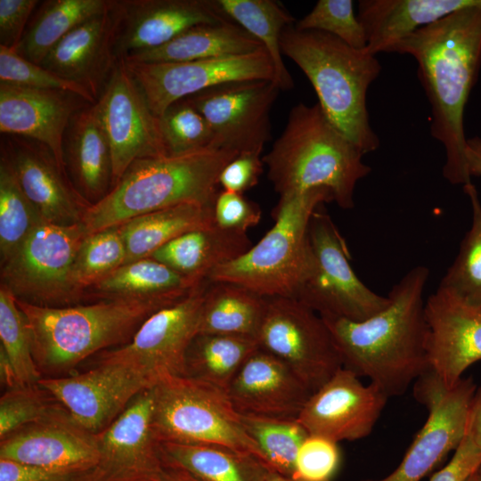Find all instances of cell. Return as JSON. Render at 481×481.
<instances>
[{
    "label": "cell",
    "mask_w": 481,
    "mask_h": 481,
    "mask_svg": "<svg viewBox=\"0 0 481 481\" xmlns=\"http://www.w3.org/2000/svg\"><path fill=\"white\" fill-rule=\"evenodd\" d=\"M390 53L409 54L431 109L430 134L444 146V177L471 183L464 112L481 69V5L455 12L398 42Z\"/></svg>",
    "instance_id": "1"
},
{
    "label": "cell",
    "mask_w": 481,
    "mask_h": 481,
    "mask_svg": "<svg viewBox=\"0 0 481 481\" xmlns=\"http://www.w3.org/2000/svg\"><path fill=\"white\" fill-rule=\"evenodd\" d=\"M428 276L427 266L412 268L390 289L387 306L366 320L322 317L343 368L388 397L405 393L429 369L423 299Z\"/></svg>",
    "instance_id": "2"
},
{
    "label": "cell",
    "mask_w": 481,
    "mask_h": 481,
    "mask_svg": "<svg viewBox=\"0 0 481 481\" xmlns=\"http://www.w3.org/2000/svg\"><path fill=\"white\" fill-rule=\"evenodd\" d=\"M238 154L232 149L211 146L180 155L136 159L102 200L88 206L81 224L89 235L167 208L214 204L219 175Z\"/></svg>",
    "instance_id": "3"
},
{
    "label": "cell",
    "mask_w": 481,
    "mask_h": 481,
    "mask_svg": "<svg viewBox=\"0 0 481 481\" xmlns=\"http://www.w3.org/2000/svg\"><path fill=\"white\" fill-rule=\"evenodd\" d=\"M363 157L318 102H300L290 110L282 133L263 162L280 196L325 188L338 206L349 209L355 206L357 183L371 171Z\"/></svg>",
    "instance_id": "4"
},
{
    "label": "cell",
    "mask_w": 481,
    "mask_h": 481,
    "mask_svg": "<svg viewBox=\"0 0 481 481\" xmlns=\"http://www.w3.org/2000/svg\"><path fill=\"white\" fill-rule=\"evenodd\" d=\"M295 25V24H294ZM288 26L281 37L282 55L291 59L313 86L331 124L364 155L379 147L367 109V92L381 65L368 49L354 48L316 30Z\"/></svg>",
    "instance_id": "5"
},
{
    "label": "cell",
    "mask_w": 481,
    "mask_h": 481,
    "mask_svg": "<svg viewBox=\"0 0 481 481\" xmlns=\"http://www.w3.org/2000/svg\"><path fill=\"white\" fill-rule=\"evenodd\" d=\"M174 303L115 298L45 306L17 299L28 321L35 362L40 371L50 374L66 371L98 352L127 343L151 314Z\"/></svg>",
    "instance_id": "6"
},
{
    "label": "cell",
    "mask_w": 481,
    "mask_h": 481,
    "mask_svg": "<svg viewBox=\"0 0 481 481\" xmlns=\"http://www.w3.org/2000/svg\"><path fill=\"white\" fill-rule=\"evenodd\" d=\"M330 201L332 194L325 188L280 196L273 226L246 253L216 268L208 279L234 283L265 298H293L307 265L311 217Z\"/></svg>",
    "instance_id": "7"
},
{
    "label": "cell",
    "mask_w": 481,
    "mask_h": 481,
    "mask_svg": "<svg viewBox=\"0 0 481 481\" xmlns=\"http://www.w3.org/2000/svg\"><path fill=\"white\" fill-rule=\"evenodd\" d=\"M152 392L153 428L159 443L218 445L263 462L226 391L192 377L172 376L156 383Z\"/></svg>",
    "instance_id": "8"
},
{
    "label": "cell",
    "mask_w": 481,
    "mask_h": 481,
    "mask_svg": "<svg viewBox=\"0 0 481 481\" xmlns=\"http://www.w3.org/2000/svg\"><path fill=\"white\" fill-rule=\"evenodd\" d=\"M322 317L363 321L389 304L368 288L350 265V253L324 206L313 214L308 227V261L293 297Z\"/></svg>",
    "instance_id": "9"
},
{
    "label": "cell",
    "mask_w": 481,
    "mask_h": 481,
    "mask_svg": "<svg viewBox=\"0 0 481 481\" xmlns=\"http://www.w3.org/2000/svg\"><path fill=\"white\" fill-rule=\"evenodd\" d=\"M87 235L81 223L60 225L42 222L1 265V284L17 299L33 305L66 306L79 300L71 273Z\"/></svg>",
    "instance_id": "10"
},
{
    "label": "cell",
    "mask_w": 481,
    "mask_h": 481,
    "mask_svg": "<svg viewBox=\"0 0 481 481\" xmlns=\"http://www.w3.org/2000/svg\"><path fill=\"white\" fill-rule=\"evenodd\" d=\"M256 339L260 349L284 363L312 394L343 367L323 318L294 298H266Z\"/></svg>",
    "instance_id": "11"
},
{
    "label": "cell",
    "mask_w": 481,
    "mask_h": 481,
    "mask_svg": "<svg viewBox=\"0 0 481 481\" xmlns=\"http://www.w3.org/2000/svg\"><path fill=\"white\" fill-rule=\"evenodd\" d=\"M208 284V279L203 281L179 301L151 314L127 343L102 352L97 363L126 366L152 387L167 377L186 376V355L199 333Z\"/></svg>",
    "instance_id": "12"
},
{
    "label": "cell",
    "mask_w": 481,
    "mask_h": 481,
    "mask_svg": "<svg viewBox=\"0 0 481 481\" xmlns=\"http://www.w3.org/2000/svg\"><path fill=\"white\" fill-rule=\"evenodd\" d=\"M476 391L472 378L447 388L428 369L414 385L415 398L428 411L425 424L392 473L365 481H420L462 441Z\"/></svg>",
    "instance_id": "13"
},
{
    "label": "cell",
    "mask_w": 481,
    "mask_h": 481,
    "mask_svg": "<svg viewBox=\"0 0 481 481\" xmlns=\"http://www.w3.org/2000/svg\"><path fill=\"white\" fill-rule=\"evenodd\" d=\"M94 105L110 148L112 187L136 159L168 155L159 117L124 60L118 61Z\"/></svg>",
    "instance_id": "14"
},
{
    "label": "cell",
    "mask_w": 481,
    "mask_h": 481,
    "mask_svg": "<svg viewBox=\"0 0 481 481\" xmlns=\"http://www.w3.org/2000/svg\"><path fill=\"white\" fill-rule=\"evenodd\" d=\"M125 61L157 117L174 102L219 85L274 78L273 64L265 49L184 62Z\"/></svg>",
    "instance_id": "15"
},
{
    "label": "cell",
    "mask_w": 481,
    "mask_h": 481,
    "mask_svg": "<svg viewBox=\"0 0 481 481\" xmlns=\"http://www.w3.org/2000/svg\"><path fill=\"white\" fill-rule=\"evenodd\" d=\"M280 91L273 80H244L185 99L208 122L214 135L212 147L263 152L271 139L270 113Z\"/></svg>",
    "instance_id": "16"
},
{
    "label": "cell",
    "mask_w": 481,
    "mask_h": 481,
    "mask_svg": "<svg viewBox=\"0 0 481 481\" xmlns=\"http://www.w3.org/2000/svg\"><path fill=\"white\" fill-rule=\"evenodd\" d=\"M95 439L100 459L86 481H159L164 463L153 428L152 387L138 394Z\"/></svg>",
    "instance_id": "17"
},
{
    "label": "cell",
    "mask_w": 481,
    "mask_h": 481,
    "mask_svg": "<svg viewBox=\"0 0 481 481\" xmlns=\"http://www.w3.org/2000/svg\"><path fill=\"white\" fill-rule=\"evenodd\" d=\"M37 384L77 425L94 435L107 428L138 394L153 387L137 372L114 363H97L72 376L42 378Z\"/></svg>",
    "instance_id": "18"
},
{
    "label": "cell",
    "mask_w": 481,
    "mask_h": 481,
    "mask_svg": "<svg viewBox=\"0 0 481 481\" xmlns=\"http://www.w3.org/2000/svg\"><path fill=\"white\" fill-rule=\"evenodd\" d=\"M388 398L342 367L309 396L297 420L309 435L355 441L371 434Z\"/></svg>",
    "instance_id": "19"
},
{
    "label": "cell",
    "mask_w": 481,
    "mask_h": 481,
    "mask_svg": "<svg viewBox=\"0 0 481 481\" xmlns=\"http://www.w3.org/2000/svg\"><path fill=\"white\" fill-rule=\"evenodd\" d=\"M429 370L447 387L481 361V308L438 286L425 302Z\"/></svg>",
    "instance_id": "20"
},
{
    "label": "cell",
    "mask_w": 481,
    "mask_h": 481,
    "mask_svg": "<svg viewBox=\"0 0 481 481\" xmlns=\"http://www.w3.org/2000/svg\"><path fill=\"white\" fill-rule=\"evenodd\" d=\"M1 150L44 221L60 225L81 223L90 203L77 191L48 147L25 137L4 135Z\"/></svg>",
    "instance_id": "21"
},
{
    "label": "cell",
    "mask_w": 481,
    "mask_h": 481,
    "mask_svg": "<svg viewBox=\"0 0 481 481\" xmlns=\"http://www.w3.org/2000/svg\"><path fill=\"white\" fill-rule=\"evenodd\" d=\"M0 459L60 471L85 472L97 465L100 453L95 435L77 425L62 407L2 439Z\"/></svg>",
    "instance_id": "22"
},
{
    "label": "cell",
    "mask_w": 481,
    "mask_h": 481,
    "mask_svg": "<svg viewBox=\"0 0 481 481\" xmlns=\"http://www.w3.org/2000/svg\"><path fill=\"white\" fill-rule=\"evenodd\" d=\"M118 61L161 46L194 26L229 20L214 0H117Z\"/></svg>",
    "instance_id": "23"
},
{
    "label": "cell",
    "mask_w": 481,
    "mask_h": 481,
    "mask_svg": "<svg viewBox=\"0 0 481 481\" xmlns=\"http://www.w3.org/2000/svg\"><path fill=\"white\" fill-rule=\"evenodd\" d=\"M89 104L79 95L63 90L0 83V132L43 143L66 171L65 131L72 116Z\"/></svg>",
    "instance_id": "24"
},
{
    "label": "cell",
    "mask_w": 481,
    "mask_h": 481,
    "mask_svg": "<svg viewBox=\"0 0 481 481\" xmlns=\"http://www.w3.org/2000/svg\"><path fill=\"white\" fill-rule=\"evenodd\" d=\"M118 3L111 0L104 12L90 18L64 37L40 65L80 85L96 102L118 62Z\"/></svg>",
    "instance_id": "25"
},
{
    "label": "cell",
    "mask_w": 481,
    "mask_h": 481,
    "mask_svg": "<svg viewBox=\"0 0 481 481\" xmlns=\"http://www.w3.org/2000/svg\"><path fill=\"white\" fill-rule=\"evenodd\" d=\"M242 415L296 420L312 393L280 359L258 348L243 363L227 391Z\"/></svg>",
    "instance_id": "26"
},
{
    "label": "cell",
    "mask_w": 481,
    "mask_h": 481,
    "mask_svg": "<svg viewBox=\"0 0 481 481\" xmlns=\"http://www.w3.org/2000/svg\"><path fill=\"white\" fill-rule=\"evenodd\" d=\"M481 0H360L357 17L375 55L390 53L402 39L460 10L480 6Z\"/></svg>",
    "instance_id": "27"
},
{
    "label": "cell",
    "mask_w": 481,
    "mask_h": 481,
    "mask_svg": "<svg viewBox=\"0 0 481 481\" xmlns=\"http://www.w3.org/2000/svg\"><path fill=\"white\" fill-rule=\"evenodd\" d=\"M63 156L72 183L90 204L111 190L110 148L94 104L72 116L64 135Z\"/></svg>",
    "instance_id": "28"
},
{
    "label": "cell",
    "mask_w": 481,
    "mask_h": 481,
    "mask_svg": "<svg viewBox=\"0 0 481 481\" xmlns=\"http://www.w3.org/2000/svg\"><path fill=\"white\" fill-rule=\"evenodd\" d=\"M251 247L247 233L213 224L175 237L149 257L200 282L207 280L216 268L238 258Z\"/></svg>",
    "instance_id": "29"
},
{
    "label": "cell",
    "mask_w": 481,
    "mask_h": 481,
    "mask_svg": "<svg viewBox=\"0 0 481 481\" xmlns=\"http://www.w3.org/2000/svg\"><path fill=\"white\" fill-rule=\"evenodd\" d=\"M265 49L262 44L230 20L204 23L183 31L167 44L134 53L124 61L138 63L184 62L241 55Z\"/></svg>",
    "instance_id": "30"
},
{
    "label": "cell",
    "mask_w": 481,
    "mask_h": 481,
    "mask_svg": "<svg viewBox=\"0 0 481 481\" xmlns=\"http://www.w3.org/2000/svg\"><path fill=\"white\" fill-rule=\"evenodd\" d=\"M202 281H195L165 264L144 257L125 263L89 289L105 299H159L176 302Z\"/></svg>",
    "instance_id": "31"
},
{
    "label": "cell",
    "mask_w": 481,
    "mask_h": 481,
    "mask_svg": "<svg viewBox=\"0 0 481 481\" xmlns=\"http://www.w3.org/2000/svg\"><path fill=\"white\" fill-rule=\"evenodd\" d=\"M214 204H181L147 213L118 226L126 250V263L151 257L175 237L214 224Z\"/></svg>",
    "instance_id": "32"
},
{
    "label": "cell",
    "mask_w": 481,
    "mask_h": 481,
    "mask_svg": "<svg viewBox=\"0 0 481 481\" xmlns=\"http://www.w3.org/2000/svg\"><path fill=\"white\" fill-rule=\"evenodd\" d=\"M163 463L200 481H265L269 468L257 457L218 445L160 442Z\"/></svg>",
    "instance_id": "33"
},
{
    "label": "cell",
    "mask_w": 481,
    "mask_h": 481,
    "mask_svg": "<svg viewBox=\"0 0 481 481\" xmlns=\"http://www.w3.org/2000/svg\"><path fill=\"white\" fill-rule=\"evenodd\" d=\"M266 308V298L242 286L211 281L202 306L199 333L257 338Z\"/></svg>",
    "instance_id": "34"
},
{
    "label": "cell",
    "mask_w": 481,
    "mask_h": 481,
    "mask_svg": "<svg viewBox=\"0 0 481 481\" xmlns=\"http://www.w3.org/2000/svg\"><path fill=\"white\" fill-rule=\"evenodd\" d=\"M222 14L257 39L269 54L274 69L273 82L280 90H290L294 83L282 60L281 37L296 19L281 3L274 0H214Z\"/></svg>",
    "instance_id": "35"
},
{
    "label": "cell",
    "mask_w": 481,
    "mask_h": 481,
    "mask_svg": "<svg viewBox=\"0 0 481 481\" xmlns=\"http://www.w3.org/2000/svg\"><path fill=\"white\" fill-rule=\"evenodd\" d=\"M110 1H44L26 29L17 53L40 65L64 37L86 20L104 12Z\"/></svg>",
    "instance_id": "36"
},
{
    "label": "cell",
    "mask_w": 481,
    "mask_h": 481,
    "mask_svg": "<svg viewBox=\"0 0 481 481\" xmlns=\"http://www.w3.org/2000/svg\"><path fill=\"white\" fill-rule=\"evenodd\" d=\"M255 338L198 334L186 355V376L228 391L246 360L257 350Z\"/></svg>",
    "instance_id": "37"
},
{
    "label": "cell",
    "mask_w": 481,
    "mask_h": 481,
    "mask_svg": "<svg viewBox=\"0 0 481 481\" xmlns=\"http://www.w3.org/2000/svg\"><path fill=\"white\" fill-rule=\"evenodd\" d=\"M44 220L22 191L4 151L0 155V255L5 263Z\"/></svg>",
    "instance_id": "38"
},
{
    "label": "cell",
    "mask_w": 481,
    "mask_h": 481,
    "mask_svg": "<svg viewBox=\"0 0 481 481\" xmlns=\"http://www.w3.org/2000/svg\"><path fill=\"white\" fill-rule=\"evenodd\" d=\"M463 191L471 204V226L464 235L458 255L439 286L481 308V202L472 183L463 185Z\"/></svg>",
    "instance_id": "39"
},
{
    "label": "cell",
    "mask_w": 481,
    "mask_h": 481,
    "mask_svg": "<svg viewBox=\"0 0 481 481\" xmlns=\"http://www.w3.org/2000/svg\"><path fill=\"white\" fill-rule=\"evenodd\" d=\"M248 435L256 442L263 462L272 470L292 477L298 451L309 435L296 420L240 414Z\"/></svg>",
    "instance_id": "40"
},
{
    "label": "cell",
    "mask_w": 481,
    "mask_h": 481,
    "mask_svg": "<svg viewBox=\"0 0 481 481\" xmlns=\"http://www.w3.org/2000/svg\"><path fill=\"white\" fill-rule=\"evenodd\" d=\"M126 250L118 226L110 227L86 237L71 273L72 286L81 298L84 290L126 263Z\"/></svg>",
    "instance_id": "41"
},
{
    "label": "cell",
    "mask_w": 481,
    "mask_h": 481,
    "mask_svg": "<svg viewBox=\"0 0 481 481\" xmlns=\"http://www.w3.org/2000/svg\"><path fill=\"white\" fill-rule=\"evenodd\" d=\"M0 347L11 361L20 387L36 385L42 379L32 351L28 321L17 299L4 284L0 286Z\"/></svg>",
    "instance_id": "42"
},
{
    "label": "cell",
    "mask_w": 481,
    "mask_h": 481,
    "mask_svg": "<svg viewBox=\"0 0 481 481\" xmlns=\"http://www.w3.org/2000/svg\"><path fill=\"white\" fill-rule=\"evenodd\" d=\"M168 155H180L211 147L214 135L203 116L184 98L168 106L159 117Z\"/></svg>",
    "instance_id": "43"
},
{
    "label": "cell",
    "mask_w": 481,
    "mask_h": 481,
    "mask_svg": "<svg viewBox=\"0 0 481 481\" xmlns=\"http://www.w3.org/2000/svg\"><path fill=\"white\" fill-rule=\"evenodd\" d=\"M294 26L299 30L330 34L356 49L367 46L366 34L352 0H319Z\"/></svg>",
    "instance_id": "44"
},
{
    "label": "cell",
    "mask_w": 481,
    "mask_h": 481,
    "mask_svg": "<svg viewBox=\"0 0 481 481\" xmlns=\"http://www.w3.org/2000/svg\"><path fill=\"white\" fill-rule=\"evenodd\" d=\"M38 384L8 389L0 399V438L41 421L62 408L53 406Z\"/></svg>",
    "instance_id": "45"
},
{
    "label": "cell",
    "mask_w": 481,
    "mask_h": 481,
    "mask_svg": "<svg viewBox=\"0 0 481 481\" xmlns=\"http://www.w3.org/2000/svg\"><path fill=\"white\" fill-rule=\"evenodd\" d=\"M0 83L37 89H57L79 95L91 104L96 102L91 94L80 85L66 80L31 62L17 51L0 45Z\"/></svg>",
    "instance_id": "46"
},
{
    "label": "cell",
    "mask_w": 481,
    "mask_h": 481,
    "mask_svg": "<svg viewBox=\"0 0 481 481\" xmlns=\"http://www.w3.org/2000/svg\"><path fill=\"white\" fill-rule=\"evenodd\" d=\"M339 463L338 443L308 435L298 451L292 478L297 481H331Z\"/></svg>",
    "instance_id": "47"
},
{
    "label": "cell",
    "mask_w": 481,
    "mask_h": 481,
    "mask_svg": "<svg viewBox=\"0 0 481 481\" xmlns=\"http://www.w3.org/2000/svg\"><path fill=\"white\" fill-rule=\"evenodd\" d=\"M258 205L246 199L242 193L218 192L213 207L214 224L224 230L245 232L261 219Z\"/></svg>",
    "instance_id": "48"
},
{
    "label": "cell",
    "mask_w": 481,
    "mask_h": 481,
    "mask_svg": "<svg viewBox=\"0 0 481 481\" xmlns=\"http://www.w3.org/2000/svg\"><path fill=\"white\" fill-rule=\"evenodd\" d=\"M264 165L262 151L241 152L223 168L218 184L223 190L243 194L257 183Z\"/></svg>",
    "instance_id": "49"
},
{
    "label": "cell",
    "mask_w": 481,
    "mask_h": 481,
    "mask_svg": "<svg viewBox=\"0 0 481 481\" xmlns=\"http://www.w3.org/2000/svg\"><path fill=\"white\" fill-rule=\"evenodd\" d=\"M37 0H0V45L17 51Z\"/></svg>",
    "instance_id": "50"
},
{
    "label": "cell",
    "mask_w": 481,
    "mask_h": 481,
    "mask_svg": "<svg viewBox=\"0 0 481 481\" xmlns=\"http://www.w3.org/2000/svg\"><path fill=\"white\" fill-rule=\"evenodd\" d=\"M480 462L481 450L467 428L465 436L454 451L450 461L429 481H466L477 471Z\"/></svg>",
    "instance_id": "51"
},
{
    "label": "cell",
    "mask_w": 481,
    "mask_h": 481,
    "mask_svg": "<svg viewBox=\"0 0 481 481\" xmlns=\"http://www.w3.org/2000/svg\"><path fill=\"white\" fill-rule=\"evenodd\" d=\"M88 472L60 471L0 459V481H86Z\"/></svg>",
    "instance_id": "52"
},
{
    "label": "cell",
    "mask_w": 481,
    "mask_h": 481,
    "mask_svg": "<svg viewBox=\"0 0 481 481\" xmlns=\"http://www.w3.org/2000/svg\"><path fill=\"white\" fill-rule=\"evenodd\" d=\"M468 430L481 450V387L476 391L469 412Z\"/></svg>",
    "instance_id": "53"
},
{
    "label": "cell",
    "mask_w": 481,
    "mask_h": 481,
    "mask_svg": "<svg viewBox=\"0 0 481 481\" xmlns=\"http://www.w3.org/2000/svg\"><path fill=\"white\" fill-rule=\"evenodd\" d=\"M466 159L470 176H481V137L468 138Z\"/></svg>",
    "instance_id": "54"
},
{
    "label": "cell",
    "mask_w": 481,
    "mask_h": 481,
    "mask_svg": "<svg viewBox=\"0 0 481 481\" xmlns=\"http://www.w3.org/2000/svg\"><path fill=\"white\" fill-rule=\"evenodd\" d=\"M0 380L8 389L20 387L15 370L2 347H0Z\"/></svg>",
    "instance_id": "55"
},
{
    "label": "cell",
    "mask_w": 481,
    "mask_h": 481,
    "mask_svg": "<svg viewBox=\"0 0 481 481\" xmlns=\"http://www.w3.org/2000/svg\"><path fill=\"white\" fill-rule=\"evenodd\" d=\"M159 481H200L188 472L176 467L165 465Z\"/></svg>",
    "instance_id": "56"
},
{
    "label": "cell",
    "mask_w": 481,
    "mask_h": 481,
    "mask_svg": "<svg viewBox=\"0 0 481 481\" xmlns=\"http://www.w3.org/2000/svg\"><path fill=\"white\" fill-rule=\"evenodd\" d=\"M265 481H297L292 477L283 476L274 470L269 469L267 472Z\"/></svg>",
    "instance_id": "57"
},
{
    "label": "cell",
    "mask_w": 481,
    "mask_h": 481,
    "mask_svg": "<svg viewBox=\"0 0 481 481\" xmlns=\"http://www.w3.org/2000/svg\"><path fill=\"white\" fill-rule=\"evenodd\" d=\"M466 481H479L477 475V471L473 473Z\"/></svg>",
    "instance_id": "58"
},
{
    "label": "cell",
    "mask_w": 481,
    "mask_h": 481,
    "mask_svg": "<svg viewBox=\"0 0 481 481\" xmlns=\"http://www.w3.org/2000/svg\"><path fill=\"white\" fill-rule=\"evenodd\" d=\"M477 475L478 480L481 481V462L477 469Z\"/></svg>",
    "instance_id": "59"
}]
</instances>
